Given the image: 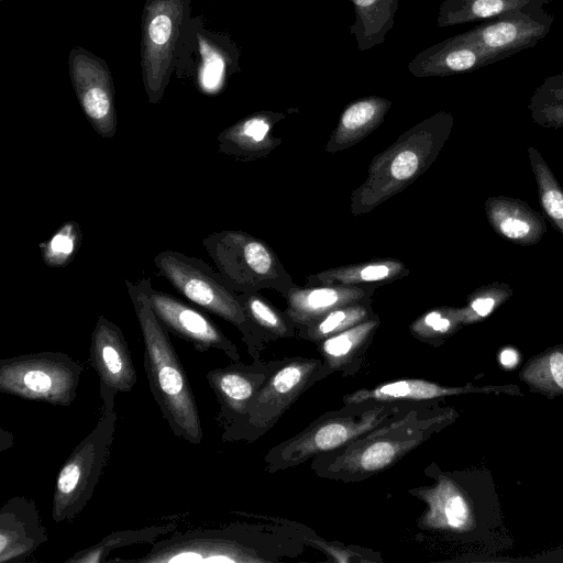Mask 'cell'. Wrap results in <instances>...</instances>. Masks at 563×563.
<instances>
[{"label": "cell", "mask_w": 563, "mask_h": 563, "mask_svg": "<svg viewBox=\"0 0 563 563\" xmlns=\"http://www.w3.org/2000/svg\"><path fill=\"white\" fill-rule=\"evenodd\" d=\"M457 417L451 407L411 404L349 444L312 459L311 470L319 477L343 483L363 481L396 464Z\"/></svg>", "instance_id": "1"}, {"label": "cell", "mask_w": 563, "mask_h": 563, "mask_svg": "<svg viewBox=\"0 0 563 563\" xmlns=\"http://www.w3.org/2000/svg\"><path fill=\"white\" fill-rule=\"evenodd\" d=\"M125 285L142 333L144 368L152 396L173 433L200 444L203 430L197 402L168 331L156 318L141 285L128 279Z\"/></svg>", "instance_id": "2"}, {"label": "cell", "mask_w": 563, "mask_h": 563, "mask_svg": "<svg viewBox=\"0 0 563 563\" xmlns=\"http://www.w3.org/2000/svg\"><path fill=\"white\" fill-rule=\"evenodd\" d=\"M451 112L439 111L417 123L371 162L368 173L351 195V212L366 214L396 196L435 161L453 129Z\"/></svg>", "instance_id": "3"}, {"label": "cell", "mask_w": 563, "mask_h": 563, "mask_svg": "<svg viewBox=\"0 0 563 563\" xmlns=\"http://www.w3.org/2000/svg\"><path fill=\"white\" fill-rule=\"evenodd\" d=\"M196 18L191 0H146L141 24V70L147 99L158 103L175 73L189 74Z\"/></svg>", "instance_id": "4"}, {"label": "cell", "mask_w": 563, "mask_h": 563, "mask_svg": "<svg viewBox=\"0 0 563 563\" xmlns=\"http://www.w3.org/2000/svg\"><path fill=\"white\" fill-rule=\"evenodd\" d=\"M411 404L364 402L325 412L298 434L272 448L264 457L266 471L274 473L296 467L338 450L402 413Z\"/></svg>", "instance_id": "5"}, {"label": "cell", "mask_w": 563, "mask_h": 563, "mask_svg": "<svg viewBox=\"0 0 563 563\" xmlns=\"http://www.w3.org/2000/svg\"><path fill=\"white\" fill-rule=\"evenodd\" d=\"M266 537L254 527L233 525L220 529L179 532L153 543L139 559L108 562L135 563H266L275 562Z\"/></svg>", "instance_id": "6"}, {"label": "cell", "mask_w": 563, "mask_h": 563, "mask_svg": "<svg viewBox=\"0 0 563 563\" xmlns=\"http://www.w3.org/2000/svg\"><path fill=\"white\" fill-rule=\"evenodd\" d=\"M158 273L184 297L209 313L234 325L253 360L265 347L241 305L220 274L203 261L178 251H163L154 257Z\"/></svg>", "instance_id": "7"}, {"label": "cell", "mask_w": 563, "mask_h": 563, "mask_svg": "<svg viewBox=\"0 0 563 563\" xmlns=\"http://www.w3.org/2000/svg\"><path fill=\"white\" fill-rule=\"evenodd\" d=\"M202 245L222 279L238 294L273 289L285 296L296 285L274 250L247 232H214Z\"/></svg>", "instance_id": "8"}, {"label": "cell", "mask_w": 563, "mask_h": 563, "mask_svg": "<svg viewBox=\"0 0 563 563\" xmlns=\"http://www.w3.org/2000/svg\"><path fill=\"white\" fill-rule=\"evenodd\" d=\"M115 422L114 399L102 401L97 424L57 474L52 503L56 523L74 520L90 501L110 454Z\"/></svg>", "instance_id": "9"}, {"label": "cell", "mask_w": 563, "mask_h": 563, "mask_svg": "<svg viewBox=\"0 0 563 563\" xmlns=\"http://www.w3.org/2000/svg\"><path fill=\"white\" fill-rule=\"evenodd\" d=\"M329 375L322 360L285 357L256 393L245 415L223 430L222 440L256 441L278 422L301 394Z\"/></svg>", "instance_id": "10"}, {"label": "cell", "mask_w": 563, "mask_h": 563, "mask_svg": "<svg viewBox=\"0 0 563 563\" xmlns=\"http://www.w3.org/2000/svg\"><path fill=\"white\" fill-rule=\"evenodd\" d=\"M82 367L63 352H38L0 360V391L52 406H70Z\"/></svg>", "instance_id": "11"}, {"label": "cell", "mask_w": 563, "mask_h": 563, "mask_svg": "<svg viewBox=\"0 0 563 563\" xmlns=\"http://www.w3.org/2000/svg\"><path fill=\"white\" fill-rule=\"evenodd\" d=\"M139 284L146 292L156 318L168 333L189 342L197 352L218 350L232 362L240 361L235 343L207 314L167 292L154 289L147 278Z\"/></svg>", "instance_id": "12"}, {"label": "cell", "mask_w": 563, "mask_h": 563, "mask_svg": "<svg viewBox=\"0 0 563 563\" xmlns=\"http://www.w3.org/2000/svg\"><path fill=\"white\" fill-rule=\"evenodd\" d=\"M69 75L80 107L102 137L117 132L114 85L108 64L82 47L69 53Z\"/></svg>", "instance_id": "13"}, {"label": "cell", "mask_w": 563, "mask_h": 563, "mask_svg": "<svg viewBox=\"0 0 563 563\" xmlns=\"http://www.w3.org/2000/svg\"><path fill=\"white\" fill-rule=\"evenodd\" d=\"M554 15L543 8L517 11L463 32L498 62L537 45L550 32Z\"/></svg>", "instance_id": "14"}, {"label": "cell", "mask_w": 563, "mask_h": 563, "mask_svg": "<svg viewBox=\"0 0 563 563\" xmlns=\"http://www.w3.org/2000/svg\"><path fill=\"white\" fill-rule=\"evenodd\" d=\"M283 362L284 358H258L250 364L236 361L207 373V382L220 408L218 422L223 430L245 415L256 393Z\"/></svg>", "instance_id": "15"}, {"label": "cell", "mask_w": 563, "mask_h": 563, "mask_svg": "<svg viewBox=\"0 0 563 563\" xmlns=\"http://www.w3.org/2000/svg\"><path fill=\"white\" fill-rule=\"evenodd\" d=\"M89 364L99 378L102 401L115 399L119 393H129L137 376L132 355L121 329L100 316L90 338Z\"/></svg>", "instance_id": "16"}, {"label": "cell", "mask_w": 563, "mask_h": 563, "mask_svg": "<svg viewBox=\"0 0 563 563\" xmlns=\"http://www.w3.org/2000/svg\"><path fill=\"white\" fill-rule=\"evenodd\" d=\"M508 394L520 395L517 385L443 386L434 382L419 378H406L377 385L373 388H361L343 397V405L364 402H423L463 394Z\"/></svg>", "instance_id": "17"}, {"label": "cell", "mask_w": 563, "mask_h": 563, "mask_svg": "<svg viewBox=\"0 0 563 563\" xmlns=\"http://www.w3.org/2000/svg\"><path fill=\"white\" fill-rule=\"evenodd\" d=\"M410 494L427 505L418 521L420 528L453 533H465L475 528L473 501L450 477L440 475L437 484L411 489Z\"/></svg>", "instance_id": "18"}, {"label": "cell", "mask_w": 563, "mask_h": 563, "mask_svg": "<svg viewBox=\"0 0 563 563\" xmlns=\"http://www.w3.org/2000/svg\"><path fill=\"white\" fill-rule=\"evenodd\" d=\"M376 289L377 285H295L284 296L285 313L299 330L336 308L373 300Z\"/></svg>", "instance_id": "19"}, {"label": "cell", "mask_w": 563, "mask_h": 563, "mask_svg": "<svg viewBox=\"0 0 563 563\" xmlns=\"http://www.w3.org/2000/svg\"><path fill=\"white\" fill-rule=\"evenodd\" d=\"M195 55L197 85L203 93L220 92L229 77L241 70L235 43L227 34L208 31L200 16L196 18L191 58Z\"/></svg>", "instance_id": "20"}, {"label": "cell", "mask_w": 563, "mask_h": 563, "mask_svg": "<svg viewBox=\"0 0 563 563\" xmlns=\"http://www.w3.org/2000/svg\"><path fill=\"white\" fill-rule=\"evenodd\" d=\"M47 541L33 500L16 496L0 509V563L19 562Z\"/></svg>", "instance_id": "21"}, {"label": "cell", "mask_w": 563, "mask_h": 563, "mask_svg": "<svg viewBox=\"0 0 563 563\" xmlns=\"http://www.w3.org/2000/svg\"><path fill=\"white\" fill-rule=\"evenodd\" d=\"M496 62L460 33L418 53L408 63V70L419 78L445 77L474 71Z\"/></svg>", "instance_id": "22"}, {"label": "cell", "mask_w": 563, "mask_h": 563, "mask_svg": "<svg viewBox=\"0 0 563 563\" xmlns=\"http://www.w3.org/2000/svg\"><path fill=\"white\" fill-rule=\"evenodd\" d=\"M285 117L283 112L258 111L239 120L218 135L219 151L241 162L268 156L282 143L273 129Z\"/></svg>", "instance_id": "23"}, {"label": "cell", "mask_w": 563, "mask_h": 563, "mask_svg": "<svg viewBox=\"0 0 563 563\" xmlns=\"http://www.w3.org/2000/svg\"><path fill=\"white\" fill-rule=\"evenodd\" d=\"M484 209L492 229L511 243L534 245L547 231L542 214L520 199L493 196L486 199Z\"/></svg>", "instance_id": "24"}, {"label": "cell", "mask_w": 563, "mask_h": 563, "mask_svg": "<svg viewBox=\"0 0 563 563\" xmlns=\"http://www.w3.org/2000/svg\"><path fill=\"white\" fill-rule=\"evenodd\" d=\"M380 325L376 313L372 318L331 335L317 344L327 371L343 377L358 373L365 363L367 351Z\"/></svg>", "instance_id": "25"}, {"label": "cell", "mask_w": 563, "mask_h": 563, "mask_svg": "<svg viewBox=\"0 0 563 563\" xmlns=\"http://www.w3.org/2000/svg\"><path fill=\"white\" fill-rule=\"evenodd\" d=\"M390 107L391 101L377 96L363 97L349 103L325 144V152L333 154L361 142L383 123Z\"/></svg>", "instance_id": "26"}, {"label": "cell", "mask_w": 563, "mask_h": 563, "mask_svg": "<svg viewBox=\"0 0 563 563\" xmlns=\"http://www.w3.org/2000/svg\"><path fill=\"white\" fill-rule=\"evenodd\" d=\"M408 274L409 268L399 260L373 258L309 275L305 285H376L401 279Z\"/></svg>", "instance_id": "27"}, {"label": "cell", "mask_w": 563, "mask_h": 563, "mask_svg": "<svg viewBox=\"0 0 563 563\" xmlns=\"http://www.w3.org/2000/svg\"><path fill=\"white\" fill-rule=\"evenodd\" d=\"M552 0H443L437 25L454 26L475 21H489L517 11L543 8Z\"/></svg>", "instance_id": "28"}, {"label": "cell", "mask_w": 563, "mask_h": 563, "mask_svg": "<svg viewBox=\"0 0 563 563\" xmlns=\"http://www.w3.org/2000/svg\"><path fill=\"white\" fill-rule=\"evenodd\" d=\"M355 21L349 32L361 52L383 44L393 29L399 0H351Z\"/></svg>", "instance_id": "29"}, {"label": "cell", "mask_w": 563, "mask_h": 563, "mask_svg": "<svg viewBox=\"0 0 563 563\" xmlns=\"http://www.w3.org/2000/svg\"><path fill=\"white\" fill-rule=\"evenodd\" d=\"M519 378L532 393L553 399L563 396V343L530 357Z\"/></svg>", "instance_id": "30"}, {"label": "cell", "mask_w": 563, "mask_h": 563, "mask_svg": "<svg viewBox=\"0 0 563 563\" xmlns=\"http://www.w3.org/2000/svg\"><path fill=\"white\" fill-rule=\"evenodd\" d=\"M238 298L265 346L297 334V327L285 311L273 306L260 291L238 294Z\"/></svg>", "instance_id": "31"}, {"label": "cell", "mask_w": 563, "mask_h": 563, "mask_svg": "<svg viewBox=\"0 0 563 563\" xmlns=\"http://www.w3.org/2000/svg\"><path fill=\"white\" fill-rule=\"evenodd\" d=\"M176 530V525L151 526L137 529L114 531L104 536L98 543L74 553L65 563H101L115 549L140 543H153L161 536Z\"/></svg>", "instance_id": "32"}, {"label": "cell", "mask_w": 563, "mask_h": 563, "mask_svg": "<svg viewBox=\"0 0 563 563\" xmlns=\"http://www.w3.org/2000/svg\"><path fill=\"white\" fill-rule=\"evenodd\" d=\"M373 300L356 302L336 308L314 323L297 330V336L314 343L352 328L376 314Z\"/></svg>", "instance_id": "33"}, {"label": "cell", "mask_w": 563, "mask_h": 563, "mask_svg": "<svg viewBox=\"0 0 563 563\" xmlns=\"http://www.w3.org/2000/svg\"><path fill=\"white\" fill-rule=\"evenodd\" d=\"M541 208L552 225L563 235V188L534 146L528 147Z\"/></svg>", "instance_id": "34"}, {"label": "cell", "mask_w": 563, "mask_h": 563, "mask_svg": "<svg viewBox=\"0 0 563 563\" xmlns=\"http://www.w3.org/2000/svg\"><path fill=\"white\" fill-rule=\"evenodd\" d=\"M528 110L536 124L548 129L563 128V69L547 77L534 89Z\"/></svg>", "instance_id": "35"}, {"label": "cell", "mask_w": 563, "mask_h": 563, "mask_svg": "<svg viewBox=\"0 0 563 563\" xmlns=\"http://www.w3.org/2000/svg\"><path fill=\"white\" fill-rule=\"evenodd\" d=\"M459 307L432 308L409 325L411 335L432 346H439L463 328Z\"/></svg>", "instance_id": "36"}, {"label": "cell", "mask_w": 563, "mask_h": 563, "mask_svg": "<svg viewBox=\"0 0 563 563\" xmlns=\"http://www.w3.org/2000/svg\"><path fill=\"white\" fill-rule=\"evenodd\" d=\"M512 296L508 284L494 282L483 285L471 292L466 303L459 307L463 325L483 321Z\"/></svg>", "instance_id": "37"}, {"label": "cell", "mask_w": 563, "mask_h": 563, "mask_svg": "<svg viewBox=\"0 0 563 563\" xmlns=\"http://www.w3.org/2000/svg\"><path fill=\"white\" fill-rule=\"evenodd\" d=\"M82 241V231L78 222H64L54 234L40 244L43 262L52 268L68 265L78 252Z\"/></svg>", "instance_id": "38"}, {"label": "cell", "mask_w": 563, "mask_h": 563, "mask_svg": "<svg viewBox=\"0 0 563 563\" xmlns=\"http://www.w3.org/2000/svg\"><path fill=\"white\" fill-rule=\"evenodd\" d=\"M520 362V353L512 346H506L498 353V363L505 369L515 368Z\"/></svg>", "instance_id": "39"}, {"label": "cell", "mask_w": 563, "mask_h": 563, "mask_svg": "<svg viewBox=\"0 0 563 563\" xmlns=\"http://www.w3.org/2000/svg\"><path fill=\"white\" fill-rule=\"evenodd\" d=\"M1 1H4V0H1Z\"/></svg>", "instance_id": "40"}]
</instances>
